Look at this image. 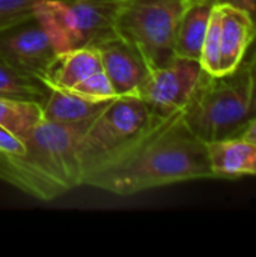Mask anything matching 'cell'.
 I'll list each match as a JSON object with an SVG mask.
<instances>
[{"instance_id": "cell-1", "label": "cell", "mask_w": 256, "mask_h": 257, "mask_svg": "<svg viewBox=\"0 0 256 257\" xmlns=\"http://www.w3.org/2000/svg\"><path fill=\"white\" fill-rule=\"evenodd\" d=\"M207 143L183 120V110L155 122L127 149L94 169L83 185L127 197L178 182L211 179Z\"/></svg>"}, {"instance_id": "cell-2", "label": "cell", "mask_w": 256, "mask_h": 257, "mask_svg": "<svg viewBox=\"0 0 256 257\" xmlns=\"http://www.w3.org/2000/svg\"><path fill=\"white\" fill-rule=\"evenodd\" d=\"M88 125L41 120L21 137L24 154H0V179L42 202L83 185L77 145Z\"/></svg>"}, {"instance_id": "cell-3", "label": "cell", "mask_w": 256, "mask_h": 257, "mask_svg": "<svg viewBox=\"0 0 256 257\" xmlns=\"http://www.w3.org/2000/svg\"><path fill=\"white\" fill-rule=\"evenodd\" d=\"M256 116V74L246 60L225 75L204 74L183 110L187 128L202 142L238 137Z\"/></svg>"}, {"instance_id": "cell-4", "label": "cell", "mask_w": 256, "mask_h": 257, "mask_svg": "<svg viewBox=\"0 0 256 257\" xmlns=\"http://www.w3.org/2000/svg\"><path fill=\"white\" fill-rule=\"evenodd\" d=\"M145 101L137 95H122L112 102L88 125L81 134L77 152L83 178L127 149L143 136L155 122Z\"/></svg>"}, {"instance_id": "cell-5", "label": "cell", "mask_w": 256, "mask_h": 257, "mask_svg": "<svg viewBox=\"0 0 256 257\" xmlns=\"http://www.w3.org/2000/svg\"><path fill=\"white\" fill-rule=\"evenodd\" d=\"M184 0H122L115 33L134 47L149 69L167 65L175 54L177 27Z\"/></svg>"}, {"instance_id": "cell-6", "label": "cell", "mask_w": 256, "mask_h": 257, "mask_svg": "<svg viewBox=\"0 0 256 257\" xmlns=\"http://www.w3.org/2000/svg\"><path fill=\"white\" fill-rule=\"evenodd\" d=\"M122 0H41L35 15L57 53L97 47L116 35L113 24Z\"/></svg>"}, {"instance_id": "cell-7", "label": "cell", "mask_w": 256, "mask_h": 257, "mask_svg": "<svg viewBox=\"0 0 256 257\" xmlns=\"http://www.w3.org/2000/svg\"><path fill=\"white\" fill-rule=\"evenodd\" d=\"M205 71L199 60L175 56L167 65L152 69L140 87V96L158 119H166L189 104Z\"/></svg>"}, {"instance_id": "cell-8", "label": "cell", "mask_w": 256, "mask_h": 257, "mask_svg": "<svg viewBox=\"0 0 256 257\" xmlns=\"http://www.w3.org/2000/svg\"><path fill=\"white\" fill-rule=\"evenodd\" d=\"M56 54L47 30L35 14L0 29V56L41 81Z\"/></svg>"}, {"instance_id": "cell-9", "label": "cell", "mask_w": 256, "mask_h": 257, "mask_svg": "<svg viewBox=\"0 0 256 257\" xmlns=\"http://www.w3.org/2000/svg\"><path fill=\"white\" fill-rule=\"evenodd\" d=\"M95 48L116 95H137L151 72L142 54L118 35L107 38Z\"/></svg>"}, {"instance_id": "cell-10", "label": "cell", "mask_w": 256, "mask_h": 257, "mask_svg": "<svg viewBox=\"0 0 256 257\" xmlns=\"http://www.w3.org/2000/svg\"><path fill=\"white\" fill-rule=\"evenodd\" d=\"M220 9V74L235 71L246 59L256 36L253 17L232 5H217Z\"/></svg>"}, {"instance_id": "cell-11", "label": "cell", "mask_w": 256, "mask_h": 257, "mask_svg": "<svg viewBox=\"0 0 256 257\" xmlns=\"http://www.w3.org/2000/svg\"><path fill=\"white\" fill-rule=\"evenodd\" d=\"M210 167L214 179L256 176V145L241 137L207 143Z\"/></svg>"}, {"instance_id": "cell-12", "label": "cell", "mask_w": 256, "mask_h": 257, "mask_svg": "<svg viewBox=\"0 0 256 257\" xmlns=\"http://www.w3.org/2000/svg\"><path fill=\"white\" fill-rule=\"evenodd\" d=\"M112 99L97 101L77 95L71 90L51 89L42 104V120L60 125L91 123Z\"/></svg>"}, {"instance_id": "cell-13", "label": "cell", "mask_w": 256, "mask_h": 257, "mask_svg": "<svg viewBox=\"0 0 256 257\" xmlns=\"http://www.w3.org/2000/svg\"><path fill=\"white\" fill-rule=\"evenodd\" d=\"M101 69V59L95 47L60 51L50 63L44 83L51 89L71 90L91 74Z\"/></svg>"}, {"instance_id": "cell-14", "label": "cell", "mask_w": 256, "mask_h": 257, "mask_svg": "<svg viewBox=\"0 0 256 257\" xmlns=\"http://www.w3.org/2000/svg\"><path fill=\"white\" fill-rule=\"evenodd\" d=\"M214 5L207 0H184L175 36V54L199 60Z\"/></svg>"}, {"instance_id": "cell-15", "label": "cell", "mask_w": 256, "mask_h": 257, "mask_svg": "<svg viewBox=\"0 0 256 257\" xmlns=\"http://www.w3.org/2000/svg\"><path fill=\"white\" fill-rule=\"evenodd\" d=\"M50 87L36 77H32L0 56V98L44 104Z\"/></svg>"}, {"instance_id": "cell-16", "label": "cell", "mask_w": 256, "mask_h": 257, "mask_svg": "<svg viewBox=\"0 0 256 257\" xmlns=\"http://www.w3.org/2000/svg\"><path fill=\"white\" fill-rule=\"evenodd\" d=\"M42 120V105L29 101L0 98V125L20 139Z\"/></svg>"}, {"instance_id": "cell-17", "label": "cell", "mask_w": 256, "mask_h": 257, "mask_svg": "<svg viewBox=\"0 0 256 257\" xmlns=\"http://www.w3.org/2000/svg\"><path fill=\"white\" fill-rule=\"evenodd\" d=\"M199 62L207 74L213 77L222 75L220 74V9L217 5H214L210 17Z\"/></svg>"}, {"instance_id": "cell-18", "label": "cell", "mask_w": 256, "mask_h": 257, "mask_svg": "<svg viewBox=\"0 0 256 257\" xmlns=\"http://www.w3.org/2000/svg\"><path fill=\"white\" fill-rule=\"evenodd\" d=\"M71 92L81 95L84 98H89V99H97V101L113 99L118 96L110 80H109V77L103 71V68L100 71L91 74L89 77H86L78 84H75L71 89Z\"/></svg>"}, {"instance_id": "cell-19", "label": "cell", "mask_w": 256, "mask_h": 257, "mask_svg": "<svg viewBox=\"0 0 256 257\" xmlns=\"http://www.w3.org/2000/svg\"><path fill=\"white\" fill-rule=\"evenodd\" d=\"M41 0H0V29L35 14Z\"/></svg>"}, {"instance_id": "cell-20", "label": "cell", "mask_w": 256, "mask_h": 257, "mask_svg": "<svg viewBox=\"0 0 256 257\" xmlns=\"http://www.w3.org/2000/svg\"><path fill=\"white\" fill-rule=\"evenodd\" d=\"M24 142L15 136L12 131L0 125V154L6 155H21L24 154Z\"/></svg>"}, {"instance_id": "cell-21", "label": "cell", "mask_w": 256, "mask_h": 257, "mask_svg": "<svg viewBox=\"0 0 256 257\" xmlns=\"http://www.w3.org/2000/svg\"><path fill=\"white\" fill-rule=\"evenodd\" d=\"M207 2H211L213 5H222V3L232 5V6L247 11L250 15H253L256 11V0H207Z\"/></svg>"}, {"instance_id": "cell-22", "label": "cell", "mask_w": 256, "mask_h": 257, "mask_svg": "<svg viewBox=\"0 0 256 257\" xmlns=\"http://www.w3.org/2000/svg\"><path fill=\"white\" fill-rule=\"evenodd\" d=\"M238 137H241V139H244V140L256 145V116L249 122V125L241 131V134Z\"/></svg>"}, {"instance_id": "cell-23", "label": "cell", "mask_w": 256, "mask_h": 257, "mask_svg": "<svg viewBox=\"0 0 256 257\" xmlns=\"http://www.w3.org/2000/svg\"><path fill=\"white\" fill-rule=\"evenodd\" d=\"M252 17H253V21H255V27H256V11ZM244 60L249 63V66L253 69V72L256 74V36H255V41H253V44H252V47H250V50H249V53H247V56H246V59H244Z\"/></svg>"}]
</instances>
